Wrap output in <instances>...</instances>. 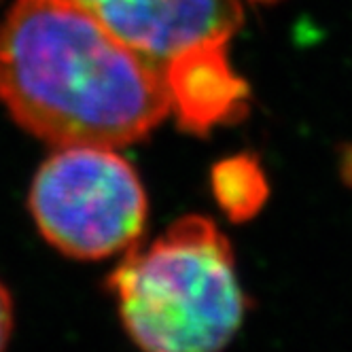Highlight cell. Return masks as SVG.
Listing matches in <instances>:
<instances>
[{
	"label": "cell",
	"instance_id": "cell-7",
	"mask_svg": "<svg viewBox=\"0 0 352 352\" xmlns=\"http://www.w3.org/2000/svg\"><path fill=\"white\" fill-rule=\"evenodd\" d=\"M15 327V308L9 289L0 283V352H5Z\"/></svg>",
	"mask_w": 352,
	"mask_h": 352
},
{
	"label": "cell",
	"instance_id": "cell-9",
	"mask_svg": "<svg viewBox=\"0 0 352 352\" xmlns=\"http://www.w3.org/2000/svg\"><path fill=\"white\" fill-rule=\"evenodd\" d=\"M257 3H274V0H257Z\"/></svg>",
	"mask_w": 352,
	"mask_h": 352
},
{
	"label": "cell",
	"instance_id": "cell-8",
	"mask_svg": "<svg viewBox=\"0 0 352 352\" xmlns=\"http://www.w3.org/2000/svg\"><path fill=\"white\" fill-rule=\"evenodd\" d=\"M342 174H344V181L352 185V146H348L344 151V157H342Z\"/></svg>",
	"mask_w": 352,
	"mask_h": 352
},
{
	"label": "cell",
	"instance_id": "cell-6",
	"mask_svg": "<svg viewBox=\"0 0 352 352\" xmlns=\"http://www.w3.org/2000/svg\"><path fill=\"white\" fill-rule=\"evenodd\" d=\"M212 191L219 206L232 221L253 219L270 195L261 164L253 155H234L212 168Z\"/></svg>",
	"mask_w": 352,
	"mask_h": 352
},
{
	"label": "cell",
	"instance_id": "cell-3",
	"mask_svg": "<svg viewBox=\"0 0 352 352\" xmlns=\"http://www.w3.org/2000/svg\"><path fill=\"white\" fill-rule=\"evenodd\" d=\"M28 208L41 236L70 259L100 261L132 248L148 202L132 164L109 146H58L36 170Z\"/></svg>",
	"mask_w": 352,
	"mask_h": 352
},
{
	"label": "cell",
	"instance_id": "cell-1",
	"mask_svg": "<svg viewBox=\"0 0 352 352\" xmlns=\"http://www.w3.org/2000/svg\"><path fill=\"white\" fill-rule=\"evenodd\" d=\"M0 102L54 146L119 148L170 113L164 68L70 0H15L0 23Z\"/></svg>",
	"mask_w": 352,
	"mask_h": 352
},
{
	"label": "cell",
	"instance_id": "cell-4",
	"mask_svg": "<svg viewBox=\"0 0 352 352\" xmlns=\"http://www.w3.org/2000/svg\"><path fill=\"white\" fill-rule=\"evenodd\" d=\"M157 66L210 41H230L240 0H70Z\"/></svg>",
	"mask_w": 352,
	"mask_h": 352
},
{
	"label": "cell",
	"instance_id": "cell-2",
	"mask_svg": "<svg viewBox=\"0 0 352 352\" xmlns=\"http://www.w3.org/2000/svg\"><path fill=\"white\" fill-rule=\"evenodd\" d=\"M107 289L140 352H221L248 308L230 240L199 214L125 250Z\"/></svg>",
	"mask_w": 352,
	"mask_h": 352
},
{
	"label": "cell",
	"instance_id": "cell-5",
	"mask_svg": "<svg viewBox=\"0 0 352 352\" xmlns=\"http://www.w3.org/2000/svg\"><path fill=\"white\" fill-rule=\"evenodd\" d=\"M225 45L228 41L189 47L164 66L170 111L193 134L238 121L248 109V85L232 70Z\"/></svg>",
	"mask_w": 352,
	"mask_h": 352
}]
</instances>
